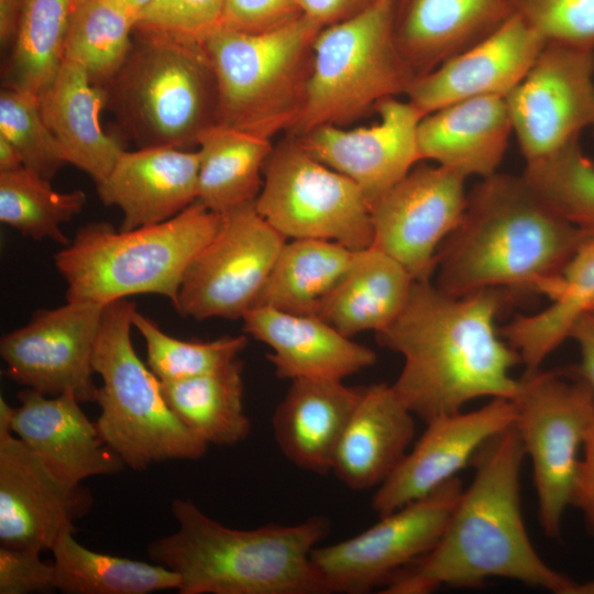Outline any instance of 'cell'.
Here are the masks:
<instances>
[{
  "instance_id": "cell-51",
  "label": "cell",
  "mask_w": 594,
  "mask_h": 594,
  "mask_svg": "<svg viewBox=\"0 0 594 594\" xmlns=\"http://www.w3.org/2000/svg\"><path fill=\"white\" fill-rule=\"evenodd\" d=\"M88 0H70V4H72V12L77 8L79 7L80 4H82L84 2H86Z\"/></svg>"
},
{
  "instance_id": "cell-39",
  "label": "cell",
  "mask_w": 594,
  "mask_h": 594,
  "mask_svg": "<svg viewBox=\"0 0 594 594\" xmlns=\"http://www.w3.org/2000/svg\"><path fill=\"white\" fill-rule=\"evenodd\" d=\"M0 135L19 152L23 166L47 180L66 164L36 96L11 87L1 90Z\"/></svg>"
},
{
  "instance_id": "cell-45",
  "label": "cell",
  "mask_w": 594,
  "mask_h": 594,
  "mask_svg": "<svg viewBox=\"0 0 594 594\" xmlns=\"http://www.w3.org/2000/svg\"><path fill=\"white\" fill-rule=\"evenodd\" d=\"M582 451L571 505L581 509L594 532V427ZM579 594H594V580L581 583Z\"/></svg>"
},
{
  "instance_id": "cell-37",
  "label": "cell",
  "mask_w": 594,
  "mask_h": 594,
  "mask_svg": "<svg viewBox=\"0 0 594 594\" xmlns=\"http://www.w3.org/2000/svg\"><path fill=\"white\" fill-rule=\"evenodd\" d=\"M522 175L561 217L594 234V162L583 153L580 136L526 163Z\"/></svg>"
},
{
  "instance_id": "cell-28",
  "label": "cell",
  "mask_w": 594,
  "mask_h": 594,
  "mask_svg": "<svg viewBox=\"0 0 594 594\" xmlns=\"http://www.w3.org/2000/svg\"><path fill=\"white\" fill-rule=\"evenodd\" d=\"M38 102L64 162L96 184L102 182L124 152L120 140L105 132L100 122L107 107L103 87L94 84L80 66L64 59Z\"/></svg>"
},
{
  "instance_id": "cell-3",
  "label": "cell",
  "mask_w": 594,
  "mask_h": 594,
  "mask_svg": "<svg viewBox=\"0 0 594 594\" xmlns=\"http://www.w3.org/2000/svg\"><path fill=\"white\" fill-rule=\"evenodd\" d=\"M561 217L521 174L496 172L468 191L463 217L437 256V280L460 297L484 289L542 294L593 238Z\"/></svg>"
},
{
  "instance_id": "cell-48",
  "label": "cell",
  "mask_w": 594,
  "mask_h": 594,
  "mask_svg": "<svg viewBox=\"0 0 594 594\" xmlns=\"http://www.w3.org/2000/svg\"><path fill=\"white\" fill-rule=\"evenodd\" d=\"M25 0H0L1 46L13 43Z\"/></svg>"
},
{
  "instance_id": "cell-35",
  "label": "cell",
  "mask_w": 594,
  "mask_h": 594,
  "mask_svg": "<svg viewBox=\"0 0 594 594\" xmlns=\"http://www.w3.org/2000/svg\"><path fill=\"white\" fill-rule=\"evenodd\" d=\"M87 197L80 189L57 191L50 180L21 166L0 173V220L22 235L70 243L61 226L80 213Z\"/></svg>"
},
{
  "instance_id": "cell-30",
  "label": "cell",
  "mask_w": 594,
  "mask_h": 594,
  "mask_svg": "<svg viewBox=\"0 0 594 594\" xmlns=\"http://www.w3.org/2000/svg\"><path fill=\"white\" fill-rule=\"evenodd\" d=\"M198 200L224 215L255 202L261 175L273 151L271 139L238 128L213 123L198 136Z\"/></svg>"
},
{
  "instance_id": "cell-18",
  "label": "cell",
  "mask_w": 594,
  "mask_h": 594,
  "mask_svg": "<svg viewBox=\"0 0 594 594\" xmlns=\"http://www.w3.org/2000/svg\"><path fill=\"white\" fill-rule=\"evenodd\" d=\"M374 108L380 121L371 127L321 125L296 136L314 158L352 179L370 206L421 161L417 128L424 117L397 97L383 99Z\"/></svg>"
},
{
  "instance_id": "cell-11",
  "label": "cell",
  "mask_w": 594,
  "mask_h": 594,
  "mask_svg": "<svg viewBox=\"0 0 594 594\" xmlns=\"http://www.w3.org/2000/svg\"><path fill=\"white\" fill-rule=\"evenodd\" d=\"M257 212L286 239H322L353 251L373 244L371 206L349 177L314 158L296 138L264 166Z\"/></svg>"
},
{
  "instance_id": "cell-8",
  "label": "cell",
  "mask_w": 594,
  "mask_h": 594,
  "mask_svg": "<svg viewBox=\"0 0 594 594\" xmlns=\"http://www.w3.org/2000/svg\"><path fill=\"white\" fill-rule=\"evenodd\" d=\"M323 26L299 15L276 29L220 25L204 41L218 94V122L271 139L301 108L312 44Z\"/></svg>"
},
{
  "instance_id": "cell-19",
  "label": "cell",
  "mask_w": 594,
  "mask_h": 594,
  "mask_svg": "<svg viewBox=\"0 0 594 594\" xmlns=\"http://www.w3.org/2000/svg\"><path fill=\"white\" fill-rule=\"evenodd\" d=\"M514 400L492 398L470 411L427 421V428L373 496L381 517L419 499L457 476L493 437L514 425Z\"/></svg>"
},
{
  "instance_id": "cell-46",
  "label": "cell",
  "mask_w": 594,
  "mask_h": 594,
  "mask_svg": "<svg viewBox=\"0 0 594 594\" xmlns=\"http://www.w3.org/2000/svg\"><path fill=\"white\" fill-rule=\"evenodd\" d=\"M380 0H298L300 11L321 26L349 19Z\"/></svg>"
},
{
  "instance_id": "cell-25",
  "label": "cell",
  "mask_w": 594,
  "mask_h": 594,
  "mask_svg": "<svg viewBox=\"0 0 594 594\" xmlns=\"http://www.w3.org/2000/svg\"><path fill=\"white\" fill-rule=\"evenodd\" d=\"M414 417L392 385L364 386L331 472L352 491L378 487L409 451L416 431Z\"/></svg>"
},
{
  "instance_id": "cell-32",
  "label": "cell",
  "mask_w": 594,
  "mask_h": 594,
  "mask_svg": "<svg viewBox=\"0 0 594 594\" xmlns=\"http://www.w3.org/2000/svg\"><path fill=\"white\" fill-rule=\"evenodd\" d=\"M243 363L237 358L211 372L162 382L163 397L174 414L208 444L234 446L251 432L243 409Z\"/></svg>"
},
{
  "instance_id": "cell-4",
  "label": "cell",
  "mask_w": 594,
  "mask_h": 594,
  "mask_svg": "<svg viewBox=\"0 0 594 594\" xmlns=\"http://www.w3.org/2000/svg\"><path fill=\"white\" fill-rule=\"evenodd\" d=\"M172 514L178 530L147 552L179 576L180 594H327L311 561L330 531L327 517L234 529L182 498L172 502Z\"/></svg>"
},
{
  "instance_id": "cell-13",
  "label": "cell",
  "mask_w": 594,
  "mask_h": 594,
  "mask_svg": "<svg viewBox=\"0 0 594 594\" xmlns=\"http://www.w3.org/2000/svg\"><path fill=\"white\" fill-rule=\"evenodd\" d=\"M221 216L218 232L183 277L174 307L184 317L242 318L254 307L286 242L255 202Z\"/></svg>"
},
{
  "instance_id": "cell-42",
  "label": "cell",
  "mask_w": 594,
  "mask_h": 594,
  "mask_svg": "<svg viewBox=\"0 0 594 594\" xmlns=\"http://www.w3.org/2000/svg\"><path fill=\"white\" fill-rule=\"evenodd\" d=\"M33 549L0 547V594L45 593L56 590L54 564Z\"/></svg>"
},
{
  "instance_id": "cell-24",
  "label": "cell",
  "mask_w": 594,
  "mask_h": 594,
  "mask_svg": "<svg viewBox=\"0 0 594 594\" xmlns=\"http://www.w3.org/2000/svg\"><path fill=\"white\" fill-rule=\"evenodd\" d=\"M513 14L512 0H393V32L417 77L482 41Z\"/></svg>"
},
{
  "instance_id": "cell-6",
  "label": "cell",
  "mask_w": 594,
  "mask_h": 594,
  "mask_svg": "<svg viewBox=\"0 0 594 594\" xmlns=\"http://www.w3.org/2000/svg\"><path fill=\"white\" fill-rule=\"evenodd\" d=\"M136 31L131 51L102 85L107 107L138 148L186 150L218 122L215 73L202 42Z\"/></svg>"
},
{
  "instance_id": "cell-36",
  "label": "cell",
  "mask_w": 594,
  "mask_h": 594,
  "mask_svg": "<svg viewBox=\"0 0 594 594\" xmlns=\"http://www.w3.org/2000/svg\"><path fill=\"white\" fill-rule=\"evenodd\" d=\"M134 28L135 19L113 0H88L72 12L64 59L102 86L125 62Z\"/></svg>"
},
{
  "instance_id": "cell-52",
  "label": "cell",
  "mask_w": 594,
  "mask_h": 594,
  "mask_svg": "<svg viewBox=\"0 0 594 594\" xmlns=\"http://www.w3.org/2000/svg\"><path fill=\"white\" fill-rule=\"evenodd\" d=\"M587 311L594 312V301L591 304V306H590V308L587 309Z\"/></svg>"
},
{
  "instance_id": "cell-23",
  "label": "cell",
  "mask_w": 594,
  "mask_h": 594,
  "mask_svg": "<svg viewBox=\"0 0 594 594\" xmlns=\"http://www.w3.org/2000/svg\"><path fill=\"white\" fill-rule=\"evenodd\" d=\"M242 319L244 331L271 348L267 359L282 380L343 381L376 362L372 349L317 316L253 307Z\"/></svg>"
},
{
  "instance_id": "cell-40",
  "label": "cell",
  "mask_w": 594,
  "mask_h": 594,
  "mask_svg": "<svg viewBox=\"0 0 594 594\" xmlns=\"http://www.w3.org/2000/svg\"><path fill=\"white\" fill-rule=\"evenodd\" d=\"M514 14L546 43L594 51V0H512Z\"/></svg>"
},
{
  "instance_id": "cell-2",
  "label": "cell",
  "mask_w": 594,
  "mask_h": 594,
  "mask_svg": "<svg viewBox=\"0 0 594 594\" xmlns=\"http://www.w3.org/2000/svg\"><path fill=\"white\" fill-rule=\"evenodd\" d=\"M525 450L514 427L475 454V474L463 488L433 548L397 572L382 593L428 594L442 586L477 588L503 578L559 594H578V582L538 554L520 506Z\"/></svg>"
},
{
  "instance_id": "cell-43",
  "label": "cell",
  "mask_w": 594,
  "mask_h": 594,
  "mask_svg": "<svg viewBox=\"0 0 594 594\" xmlns=\"http://www.w3.org/2000/svg\"><path fill=\"white\" fill-rule=\"evenodd\" d=\"M301 14L298 0H226L221 25L243 32H263Z\"/></svg>"
},
{
  "instance_id": "cell-41",
  "label": "cell",
  "mask_w": 594,
  "mask_h": 594,
  "mask_svg": "<svg viewBox=\"0 0 594 594\" xmlns=\"http://www.w3.org/2000/svg\"><path fill=\"white\" fill-rule=\"evenodd\" d=\"M226 0H152L134 30L168 33L202 42L222 23Z\"/></svg>"
},
{
  "instance_id": "cell-14",
  "label": "cell",
  "mask_w": 594,
  "mask_h": 594,
  "mask_svg": "<svg viewBox=\"0 0 594 594\" xmlns=\"http://www.w3.org/2000/svg\"><path fill=\"white\" fill-rule=\"evenodd\" d=\"M505 100L526 163L554 153L594 128V51L546 43Z\"/></svg>"
},
{
  "instance_id": "cell-10",
  "label": "cell",
  "mask_w": 594,
  "mask_h": 594,
  "mask_svg": "<svg viewBox=\"0 0 594 594\" xmlns=\"http://www.w3.org/2000/svg\"><path fill=\"white\" fill-rule=\"evenodd\" d=\"M513 400L514 427L532 465L540 525L558 539L572 503L579 453L594 427V394L580 377L571 382L538 370L522 375Z\"/></svg>"
},
{
  "instance_id": "cell-31",
  "label": "cell",
  "mask_w": 594,
  "mask_h": 594,
  "mask_svg": "<svg viewBox=\"0 0 594 594\" xmlns=\"http://www.w3.org/2000/svg\"><path fill=\"white\" fill-rule=\"evenodd\" d=\"M356 251L322 239L285 242L254 307L317 316L350 271Z\"/></svg>"
},
{
  "instance_id": "cell-38",
  "label": "cell",
  "mask_w": 594,
  "mask_h": 594,
  "mask_svg": "<svg viewBox=\"0 0 594 594\" xmlns=\"http://www.w3.org/2000/svg\"><path fill=\"white\" fill-rule=\"evenodd\" d=\"M132 326L146 344L147 366L162 382L180 381L217 370L234 359L248 343L245 336L221 337L212 341H185L163 332L136 309Z\"/></svg>"
},
{
  "instance_id": "cell-16",
  "label": "cell",
  "mask_w": 594,
  "mask_h": 594,
  "mask_svg": "<svg viewBox=\"0 0 594 594\" xmlns=\"http://www.w3.org/2000/svg\"><path fill=\"white\" fill-rule=\"evenodd\" d=\"M105 308L96 301L67 300L37 310L25 326L1 338L4 374L45 395L72 393L79 403L96 402L92 354Z\"/></svg>"
},
{
  "instance_id": "cell-29",
  "label": "cell",
  "mask_w": 594,
  "mask_h": 594,
  "mask_svg": "<svg viewBox=\"0 0 594 594\" xmlns=\"http://www.w3.org/2000/svg\"><path fill=\"white\" fill-rule=\"evenodd\" d=\"M414 282L396 260L376 248L356 251L350 271L317 317L349 338L369 330L380 333L403 310Z\"/></svg>"
},
{
  "instance_id": "cell-5",
  "label": "cell",
  "mask_w": 594,
  "mask_h": 594,
  "mask_svg": "<svg viewBox=\"0 0 594 594\" xmlns=\"http://www.w3.org/2000/svg\"><path fill=\"white\" fill-rule=\"evenodd\" d=\"M222 216L199 200L156 224L117 231L108 222L79 228L54 256L68 301L107 305L138 294H157L175 306L183 277L218 232Z\"/></svg>"
},
{
  "instance_id": "cell-21",
  "label": "cell",
  "mask_w": 594,
  "mask_h": 594,
  "mask_svg": "<svg viewBox=\"0 0 594 594\" xmlns=\"http://www.w3.org/2000/svg\"><path fill=\"white\" fill-rule=\"evenodd\" d=\"M11 407L12 432L59 477L73 484L97 475H111L124 462L102 440L96 422L81 410L72 393L54 397L26 387Z\"/></svg>"
},
{
  "instance_id": "cell-1",
  "label": "cell",
  "mask_w": 594,
  "mask_h": 594,
  "mask_svg": "<svg viewBox=\"0 0 594 594\" xmlns=\"http://www.w3.org/2000/svg\"><path fill=\"white\" fill-rule=\"evenodd\" d=\"M505 299L504 289L457 297L414 282L400 314L376 336L404 359L392 386L415 416L427 422L479 398L517 396L520 378L510 372L520 358L496 329Z\"/></svg>"
},
{
  "instance_id": "cell-50",
  "label": "cell",
  "mask_w": 594,
  "mask_h": 594,
  "mask_svg": "<svg viewBox=\"0 0 594 594\" xmlns=\"http://www.w3.org/2000/svg\"><path fill=\"white\" fill-rule=\"evenodd\" d=\"M130 15L135 19V22L141 12L152 2V0H113Z\"/></svg>"
},
{
  "instance_id": "cell-7",
  "label": "cell",
  "mask_w": 594,
  "mask_h": 594,
  "mask_svg": "<svg viewBox=\"0 0 594 594\" xmlns=\"http://www.w3.org/2000/svg\"><path fill=\"white\" fill-rule=\"evenodd\" d=\"M127 298L106 305L92 354L94 372L102 378L96 421L105 443L133 470L168 460H198L208 443L168 407L160 378L134 351L132 314Z\"/></svg>"
},
{
  "instance_id": "cell-33",
  "label": "cell",
  "mask_w": 594,
  "mask_h": 594,
  "mask_svg": "<svg viewBox=\"0 0 594 594\" xmlns=\"http://www.w3.org/2000/svg\"><path fill=\"white\" fill-rule=\"evenodd\" d=\"M66 528L52 547L56 590L68 594H148L179 587L172 570L87 549Z\"/></svg>"
},
{
  "instance_id": "cell-9",
  "label": "cell",
  "mask_w": 594,
  "mask_h": 594,
  "mask_svg": "<svg viewBox=\"0 0 594 594\" xmlns=\"http://www.w3.org/2000/svg\"><path fill=\"white\" fill-rule=\"evenodd\" d=\"M414 78L395 42L393 0H380L317 34L290 130L300 136L321 125L349 123L383 99L406 95Z\"/></svg>"
},
{
  "instance_id": "cell-49",
  "label": "cell",
  "mask_w": 594,
  "mask_h": 594,
  "mask_svg": "<svg viewBox=\"0 0 594 594\" xmlns=\"http://www.w3.org/2000/svg\"><path fill=\"white\" fill-rule=\"evenodd\" d=\"M23 166L22 158L15 147L0 135V173L10 172Z\"/></svg>"
},
{
  "instance_id": "cell-47",
  "label": "cell",
  "mask_w": 594,
  "mask_h": 594,
  "mask_svg": "<svg viewBox=\"0 0 594 594\" xmlns=\"http://www.w3.org/2000/svg\"><path fill=\"white\" fill-rule=\"evenodd\" d=\"M569 339H573L580 351L579 377L594 394V312L585 311L572 324Z\"/></svg>"
},
{
  "instance_id": "cell-20",
  "label": "cell",
  "mask_w": 594,
  "mask_h": 594,
  "mask_svg": "<svg viewBox=\"0 0 594 594\" xmlns=\"http://www.w3.org/2000/svg\"><path fill=\"white\" fill-rule=\"evenodd\" d=\"M546 45L543 37L513 14L499 29L411 81L407 100L424 116L479 97H506Z\"/></svg>"
},
{
  "instance_id": "cell-12",
  "label": "cell",
  "mask_w": 594,
  "mask_h": 594,
  "mask_svg": "<svg viewBox=\"0 0 594 594\" xmlns=\"http://www.w3.org/2000/svg\"><path fill=\"white\" fill-rule=\"evenodd\" d=\"M463 491L458 476L346 540L316 547L311 561L326 593L362 594L387 583L438 542Z\"/></svg>"
},
{
  "instance_id": "cell-27",
  "label": "cell",
  "mask_w": 594,
  "mask_h": 594,
  "mask_svg": "<svg viewBox=\"0 0 594 594\" xmlns=\"http://www.w3.org/2000/svg\"><path fill=\"white\" fill-rule=\"evenodd\" d=\"M512 121L504 97L458 101L424 116L417 128L421 160L465 178L497 172L505 155Z\"/></svg>"
},
{
  "instance_id": "cell-15",
  "label": "cell",
  "mask_w": 594,
  "mask_h": 594,
  "mask_svg": "<svg viewBox=\"0 0 594 594\" xmlns=\"http://www.w3.org/2000/svg\"><path fill=\"white\" fill-rule=\"evenodd\" d=\"M465 180L440 165L413 168L371 205L372 246L414 280H431L438 251L465 211Z\"/></svg>"
},
{
  "instance_id": "cell-26",
  "label": "cell",
  "mask_w": 594,
  "mask_h": 594,
  "mask_svg": "<svg viewBox=\"0 0 594 594\" xmlns=\"http://www.w3.org/2000/svg\"><path fill=\"white\" fill-rule=\"evenodd\" d=\"M363 389L343 381H292L272 417L274 438L283 455L305 471L321 475L331 472L339 441Z\"/></svg>"
},
{
  "instance_id": "cell-17",
  "label": "cell",
  "mask_w": 594,
  "mask_h": 594,
  "mask_svg": "<svg viewBox=\"0 0 594 594\" xmlns=\"http://www.w3.org/2000/svg\"><path fill=\"white\" fill-rule=\"evenodd\" d=\"M11 406L0 397V547L52 549L90 508L88 490L56 475L11 430Z\"/></svg>"
},
{
  "instance_id": "cell-22",
  "label": "cell",
  "mask_w": 594,
  "mask_h": 594,
  "mask_svg": "<svg viewBox=\"0 0 594 594\" xmlns=\"http://www.w3.org/2000/svg\"><path fill=\"white\" fill-rule=\"evenodd\" d=\"M198 151L142 147L124 151L97 184L100 201L119 207L128 231L164 222L198 200Z\"/></svg>"
},
{
  "instance_id": "cell-44",
  "label": "cell",
  "mask_w": 594,
  "mask_h": 594,
  "mask_svg": "<svg viewBox=\"0 0 594 594\" xmlns=\"http://www.w3.org/2000/svg\"><path fill=\"white\" fill-rule=\"evenodd\" d=\"M560 294L578 309L588 308L594 301V237L580 246L563 268Z\"/></svg>"
},
{
  "instance_id": "cell-34",
  "label": "cell",
  "mask_w": 594,
  "mask_h": 594,
  "mask_svg": "<svg viewBox=\"0 0 594 594\" xmlns=\"http://www.w3.org/2000/svg\"><path fill=\"white\" fill-rule=\"evenodd\" d=\"M70 0H25L8 66V87L37 98L64 62Z\"/></svg>"
}]
</instances>
